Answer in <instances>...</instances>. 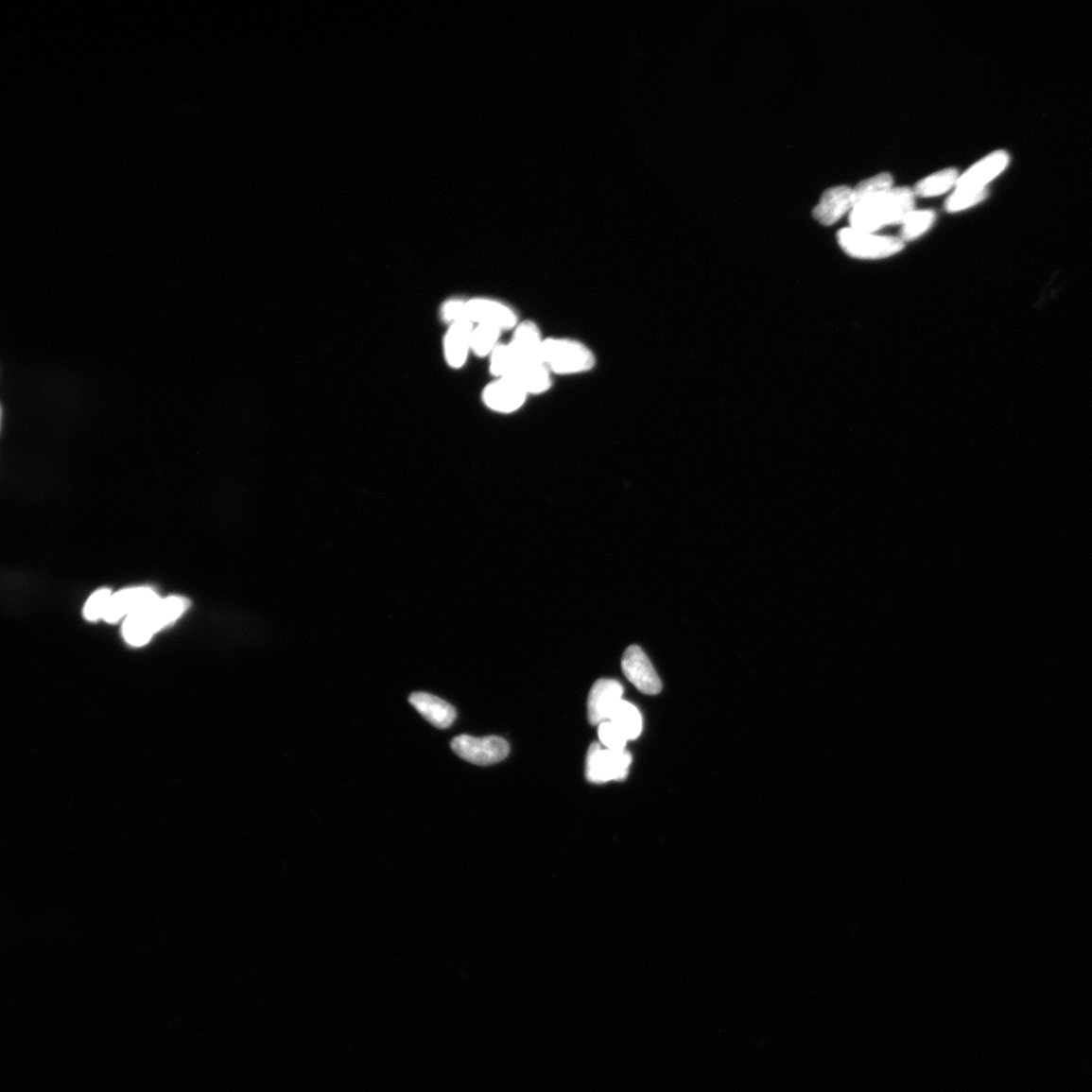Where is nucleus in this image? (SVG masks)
Here are the masks:
<instances>
[{
    "instance_id": "obj_1",
    "label": "nucleus",
    "mask_w": 1092,
    "mask_h": 1092,
    "mask_svg": "<svg viewBox=\"0 0 1092 1092\" xmlns=\"http://www.w3.org/2000/svg\"><path fill=\"white\" fill-rule=\"evenodd\" d=\"M912 211H915V191L907 188H892L857 204L850 215V228L874 233L895 224L902 225Z\"/></svg>"
},
{
    "instance_id": "obj_2",
    "label": "nucleus",
    "mask_w": 1092,
    "mask_h": 1092,
    "mask_svg": "<svg viewBox=\"0 0 1092 1092\" xmlns=\"http://www.w3.org/2000/svg\"><path fill=\"white\" fill-rule=\"evenodd\" d=\"M489 369L493 379L512 380L529 396L546 394L553 385V376L544 364L522 361L509 343H500L493 350L489 357Z\"/></svg>"
},
{
    "instance_id": "obj_3",
    "label": "nucleus",
    "mask_w": 1092,
    "mask_h": 1092,
    "mask_svg": "<svg viewBox=\"0 0 1092 1092\" xmlns=\"http://www.w3.org/2000/svg\"><path fill=\"white\" fill-rule=\"evenodd\" d=\"M188 607V601L181 597H169L134 613L125 619L123 636L134 647H142L163 627L181 618Z\"/></svg>"
},
{
    "instance_id": "obj_4",
    "label": "nucleus",
    "mask_w": 1092,
    "mask_h": 1092,
    "mask_svg": "<svg viewBox=\"0 0 1092 1092\" xmlns=\"http://www.w3.org/2000/svg\"><path fill=\"white\" fill-rule=\"evenodd\" d=\"M543 363L552 376H576L594 369L596 356L579 340L567 337L545 338Z\"/></svg>"
},
{
    "instance_id": "obj_5",
    "label": "nucleus",
    "mask_w": 1092,
    "mask_h": 1092,
    "mask_svg": "<svg viewBox=\"0 0 1092 1092\" xmlns=\"http://www.w3.org/2000/svg\"><path fill=\"white\" fill-rule=\"evenodd\" d=\"M837 242L849 256L863 260H880L894 256L904 249L900 238L878 236L852 228L837 234Z\"/></svg>"
},
{
    "instance_id": "obj_6",
    "label": "nucleus",
    "mask_w": 1092,
    "mask_h": 1092,
    "mask_svg": "<svg viewBox=\"0 0 1092 1092\" xmlns=\"http://www.w3.org/2000/svg\"><path fill=\"white\" fill-rule=\"evenodd\" d=\"M632 755L626 750L612 751L601 743L590 745L586 759V778L594 784L622 781L630 772Z\"/></svg>"
},
{
    "instance_id": "obj_7",
    "label": "nucleus",
    "mask_w": 1092,
    "mask_h": 1092,
    "mask_svg": "<svg viewBox=\"0 0 1092 1092\" xmlns=\"http://www.w3.org/2000/svg\"><path fill=\"white\" fill-rule=\"evenodd\" d=\"M465 316L474 325L493 326L503 332L513 331L521 321L512 306L489 296L467 298Z\"/></svg>"
},
{
    "instance_id": "obj_8",
    "label": "nucleus",
    "mask_w": 1092,
    "mask_h": 1092,
    "mask_svg": "<svg viewBox=\"0 0 1092 1092\" xmlns=\"http://www.w3.org/2000/svg\"><path fill=\"white\" fill-rule=\"evenodd\" d=\"M452 749L461 759L478 766L496 764L510 751L509 743L500 737L475 738L467 735L455 738Z\"/></svg>"
},
{
    "instance_id": "obj_9",
    "label": "nucleus",
    "mask_w": 1092,
    "mask_h": 1092,
    "mask_svg": "<svg viewBox=\"0 0 1092 1092\" xmlns=\"http://www.w3.org/2000/svg\"><path fill=\"white\" fill-rule=\"evenodd\" d=\"M622 670L628 681L632 682L641 693L655 695L661 692V679L647 654L639 647L632 646L625 651Z\"/></svg>"
},
{
    "instance_id": "obj_10",
    "label": "nucleus",
    "mask_w": 1092,
    "mask_h": 1092,
    "mask_svg": "<svg viewBox=\"0 0 1092 1092\" xmlns=\"http://www.w3.org/2000/svg\"><path fill=\"white\" fill-rule=\"evenodd\" d=\"M529 395L514 381L497 378L487 384L482 392L484 405L490 410L511 414L527 403Z\"/></svg>"
},
{
    "instance_id": "obj_11",
    "label": "nucleus",
    "mask_w": 1092,
    "mask_h": 1092,
    "mask_svg": "<svg viewBox=\"0 0 1092 1092\" xmlns=\"http://www.w3.org/2000/svg\"><path fill=\"white\" fill-rule=\"evenodd\" d=\"M474 324L468 319L447 326L442 339L444 361L448 367L459 370L465 367L472 353V333Z\"/></svg>"
},
{
    "instance_id": "obj_12",
    "label": "nucleus",
    "mask_w": 1092,
    "mask_h": 1092,
    "mask_svg": "<svg viewBox=\"0 0 1092 1092\" xmlns=\"http://www.w3.org/2000/svg\"><path fill=\"white\" fill-rule=\"evenodd\" d=\"M623 687L612 679L598 680L588 698V720L593 725L608 722L622 700Z\"/></svg>"
},
{
    "instance_id": "obj_13",
    "label": "nucleus",
    "mask_w": 1092,
    "mask_h": 1092,
    "mask_svg": "<svg viewBox=\"0 0 1092 1092\" xmlns=\"http://www.w3.org/2000/svg\"><path fill=\"white\" fill-rule=\"evenodd\" d=\"M159 600L156 592L147 587L130 588L112 595L103 620L116 623L128 618Z\"/></svg>"
},
{
    "instance_id": "obj_14",
    "label": "nucleus",
    "mask_w": 1092,
    "mask_h": 1092,
    "mask_svg": "<svg viewBox=\"0 0 1092 1092\" xmlns=\"http://www.w3.org/2000/svg\"><path fill=\"white\" fill-rule=\"evenodd\" d=\"M855 206L854 191L843 186L828 189L814 208V217L822 225L831 226Z\"/></svg>"
},
{
    "instance_id": "obj_15",
    "label": "nucleus",
    "mask_w": 1092,
    "mask_h": 1092,
    "mask_svg": "<svg viewBox=\"0 0 1092 1092\" xmlns=\"http://www.w3.org/2000/svg\"><path fill=\"white\" fill-rule=\"evenodd\" d=\"M544 341L540 326L532 320H523L515 327L512 338L508 343L522 361L544 364Z\"/></svg>"
},
{
    "instance_id": "obj_16",
    "label": "nucleus",
    "mask_w": 1092,
    "mask_h": 1092,
    "mask_svg": "<svg viewBox=\"0 0 1092 1092\" xmlns=\"http://www.w3.org/2000/svg\"><path fill=\"white\" fill-rule=\"evenodd\" d=\"M1010 158L1004 152H994L959 176L957 188H986L993 179L1008 167Z\"/></svg>"
},
{
    "instance_id": "obj_17",
    "label": "nucleus",
    "mask_w": 1092,
    "mask_h": 1092,
    "mask_svg": "<svg viewBox=\"0 0 1092 1092\" xmlns=\"http://www.w3.org/2000/svg\"><path fill=\"white\" fill-rule=\"evenodd\" d=\"M409 701L411 706L421 713L432 725L444 729L450 727L456 721V709L438 696L429 693H413Z\"/></svg>"
},
{
    "instance_id": "obj_18",
    "label": "nucleus",
    "mask_w": 1092,
    "mask_h": 1092,
    "mask_svg": "<svg viewBox=\"0 0 1092 1092\" xmlns=\"http://www.w3.org/2000/svg\"><path fill=\"white\" fill-rule=\"evenodd\" d=\"M609 722L615 724L628 741L636 740L642 730V718L639 710L631 702L621 700Z\"/></svg>"
},
{
    "instance_id": "obj_19",
    "label": "nucleus",
    "mask_w": 1092,
    "mask_h": 1092,
    "mask_svg": "<svg viewBox=\"0 0 1092 1092\" xmlns=\"http://www.w3.org/2000/svg\"><path fill=\"white\" fill-rule=\"evenodd\" d=\"M958 179V171L955 169L944 170L922 179L917 184L915 192L923 198L940 196V194L945 193L957 186Z\"/></svg>"
},
{
    "instance_id": "obj_20",
    "label": "nucleus",
    "mask_w": 1092,
    "mask_h": 1092,
    "mask_svg": "<svg viewBox=\"0 0 1092 1092\" xmlns=\"http://www.w3.org/2000/svg\"><path fill=\"white\" fill-rule=\"evenodd\" d=\"M503 331L489 325H474L472 333V353L478 358H489L500 342Z\"/></svg>"
},
{
    "instance_id": "obj_21",
    "label": "nucleus",
    "mask_w": 1092,
    "mask_h": 1092,
    "mask_svg": "<svg viewBox=\"0 0 1092 1092\" xmlns=\"http://www.w3.org/2000/svg\"><path fill=\"white\" fill-rule=\"evenodd\" d=\"M935 219L933 211H912L902 224V241H915L932 227Z\"/></svg>"
},
{
    "instance_id": "obj_22",
    "label": "nucleus",
    "mask_w": 1092,
    "mask_h": 1092,
    "mask_svg": "<svg viewBox=\"0 0 1092 1092\" xmlns=\"http://www.w3.org/2000/svg\"><path fill=\"white\" fill-rule=\"evenodd\" d=\"M893 178L889 173H881L874 177L868 178L866 181L860 183L852 191H854L855 206L866 200L879 196L892 189Z\"/></svg>"
},
{
    "instance_id": "obj_23",
    "label": "nucleus",
    "mask_w": 1092,
    "mask_h": 1092,
    "mask_svg": "<svg viewBox=\"0 0 1092 1092\" xmlns=\"http://www.w3.org/2000/svg\"><path fill=\"white\" fill-rule=\"evenodd\" d=\"M987 197V188H957L946 202L948 212L956 213L974 206Z\"/></svg>"
},
{
    "instance_id": "obj_24",
    "label": "nucleus",
    "mask_w": 1092,
    "mask_h": 1092,
    "mask_svg": "<svg viewBox=\"0 0 1092 1092\" xmlns=\"http://www.w3.org/2000/svg\"><path fill=\"white\" fill-rule=\"evenodd\" d=\"M112 595L113 594L110 590L101 589L89 597V600H87L83 610L84 618L89 621L103 619L104 615H106Z\"/></svg>"
},
{
    "instance_id": "obj_25",
    "label": "nucleus",
    "mask_w": 1092,
    "mask_h": 1092,
    "mask_svg": "<svg viewBox=\"0 0 1092 1092\" xmlns=\"http://www.w3.org/2000/svg\"><path fill=\"white\" fill-rule=\"evenodd\" d=\"M598 736L606 749L612 751L625 750L628 740L615 724L609 721L600 724V728H598Z\"/></svg>"
},
{
    "instance_id": "obj_26",
    "label": "nucleus",
    "mask_w": 1092,
    "mask_h": 1092,
    "mask_svg": "<svg viewBox=\"0 0 1092 1092\" xmlns=\"http://www.w3.org/2000/svg\"><path fill=\"white\" fill-rule=\"evenodd\" d=\"M467 298L452 296L446 298L439 308V317L447 326L458 320L466 319L465 308Z\"/></svg>"
}]
</instances>
